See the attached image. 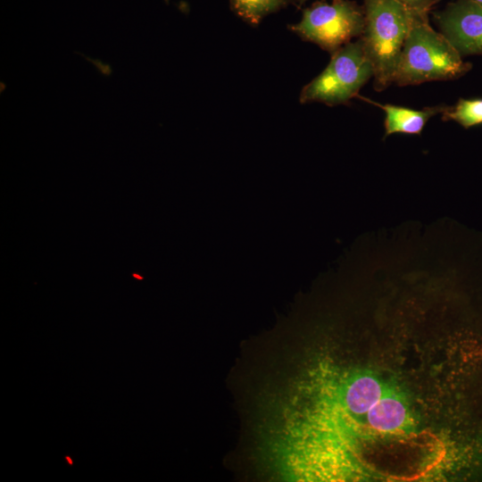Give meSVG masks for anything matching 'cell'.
Segmentation results:
<instances>
[{
    "label": "cell",
    "mask_w": 482,
    "mask_h": 482,
    "mask_svg": "<svg viewBox=\"0 0 482 482\" xmlns=\"http://www.w3.org/2000/svg\"><path fill=\"white\" fill-rule=\"evenodd\" d=\"M365 24L360 37L374 71V89L394 83L400 54L408 33L421 14L397 0H363Z\"/></svg>",
    "instance_id": "obj_1"
},
{
    "label": "cell",
    "mask_w": 482,
    "mask_h": 482,
    "mask_svg": "<svg viewBox=\"0 0 482 482\" xmlns=\"http://www.w3.org/2000/svg\"><path fill=\"white\" fill-rule=\"evenodd\" d=\"M472 68L450 42L428 23V15L414 21L403 44L394 83L418 85L428 81L452 80Z\"/></svg>",
    "instance_id": "obj_2"
},
{
    "label": "cell",
    "mask_w": 482,
    "mask_h": 482,
    "mask_svg": "<svg viewBox=\"0 0 482 482\" xmlns=\"http://www.w3.org/2000/svg\"><path fill=\"white\" fill-rule=\"evenodd\" d=\"M373 76L372 64L358 38L331 54L324 71L303 87L300 103L347 104Z\"/></svg>",
    "instance_id": "obj_3"
},
{
    "label": "cell",
    "mask_w": 482,
    "mask_h": 482,
    "mask_svg": "<svg viewBox=\"0 0 482 482\" xmlns=\"http://www.w3.org/2000/svg\"><path fill=\"white\" fill-rule=\"evenodd\" d=\"M365 24L363 7L354 1L337 0L313 3L303 10L301 21L288 26L304 41L318 45L330 54L360 38Z\"/></svg>",
    "instance_id": "obj_4"
},
{
    "label": "cell",
    "mask_w": 482,
    "mask_h": 482,
    "mask_svg": "<svg viewBox=\"0 0 482 482\" xmlns=\"http://www.w3.org/2000/svg\"><path fill=\"white\" fill-rule=\"evenodd\" d=\"M432 14L439 32L462 57L482 55L480 5L472 0H455Z\"/></svg>",
    "instance_id": "obj_5"
},
{
    "label": "cell",
    "mask_w": 482,
    "mask_h": 482,
    "mask_svg": "<svg viewBox=\"0 0 482 482\" xmlns=\"http://www.w3.org/2000/svg\"><path fill=\"white\" fill-rule=\"evenodd\" d=\"M357 97L383 110L385 112V137L395 133L420 135L428 120L431 117L442 113L447 107L445 104H440L414 110L389 104H382L359 95Z\"/></svg>",
    "instance_id": "obj_6"
},
{
    "label": "cell",
    "mask_w": 482,
    "mask_h": 482,
    "mask_svg": "<svg viewBox=\"0 0 482 482\" xmlns=\"http://www.w3.org/2000/svg\"><path fill=\"white\" fill-rule=\"evenodd\" d=\"M383 397L381 384L370 375H359L351 378L342 388L339 403H334L331 412H340L344 416L367 413Z\"/></svg>",
    "instance_id": "obj_7"
},
{
    "label": "cell",
    "mask_w": 482,
    "mask_h": 482,
    "mask_svg": "<svg viewBox=\"0 0 482 482\" xmlns=\"http://www.w3.org/2000/svg\"><path fill=\"white\" fill-rule=\"evenodd\" d=\"M406 406L395 396L382 397L367 412V420L371 428L380 433L396 431L406 424Z\"/></svg>",
    "instance_id": "obj_8"
},
{
    "label": "cell",
    "mask_w": 482,
    "mask_h": 482,
    "mask_svg": "<svg viewBox=\"0 0 482 482\" xmlns=\"http://www.w3.org/2000/svg\"><path fill=\"white\" fill-rule=\"evenodd\" d=\"M231 10L245 22L257 26L267 15L286 7L288 0H229Z\"/></svg>",
    "instance_id": "obj_9"
},
{
    "label": "cell",
    "mask_w": 482,
    "mask_h": 482,
    "mask_svg": "<svg viewBox=\"0 0 482 482\" xmlns=\"http://www.w3.org/2000/svg\"><path fill=\"white\" fill-rule=\"evenodd\" d=\"M442 120L455 121L464 129L482 125V98H460L455 105L445 108Z\"/></svg>",
    "instance_id": "obj_10"
},
{
    "label": "cell",
    "mask_w": 482,
    "mask_h": 482,
    "mask_svg": "<svg viewBox=\"0 0 482 482\" xmlns=\"http://www.w3.org/2000/svg\"><path fill=\"white\" fill-rule=\"evenodd\" d=\"M411 10L421 14L428 15L433 5L438 0H397Z\"/></svg>",
    "instance_id": "obj_11"
},
{
    "label": "cell",
    "mask_w": 482,
    "mask_h": 482,
    "mask_svg": "<svg viewBox=\"0 0 482 482\" xmlns=\"http://www.w3.org/2000/svg\"><path fill=\"white\" fill-rule=\"evenodd\" d=\"M74 53L83 56L87 61L91 62L96 68L97 71L102 75L109 77L112 74V67L109 63L104 62L100 59H93L91 57H88L79 51H76Z\"/></svg>",
    "instance_id": "obj_12"
},
{
    "label": "cell",
    "mask_w": 482,
    "mask_h": 482,
    "mask_svg": "<svg viewBox=\"0 0 482 482\" xmlns=\"http://www.w3.org/2000/svg\"><path fill=\"white\" fill-rule=\"evenodd\" d=\"M306 1H308V0H295L296 4H297L298 6L303 5ZM332 1H337V0H332Z\"/></svg>",
    "instance_id": "obj_13"
},
{
    "label": "cell",
    "mask_w": 482,
    "mask_h": 482,
    "mask_svg": "<svg viewBox=\"0 0 482 482\" xmlns=\"http://www.w3.org/2000/svg\"><path fill=\"white\" fill-rule=\"evenodd\" d=\"M482 7V0H472Z\"/></svg>",
    "instance_id": "obj_14"
},
{
    "label": "cell",
    "mask_w": 482,
    "mask_h": 482,
    "mask_svg": "<svg viewBox=\"0 0 482 482\" xmlns=\"http://www.w3.org/2000/svg\"><path fill=\"white\" fill-rule=\"evenodd\" d=\"M66 459L70 462V464H72V461H71V459L69 457H66Z\"/></svg>",
    "instance_id": "obj_15"
}]
</instances>
